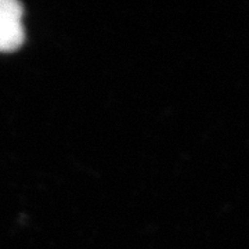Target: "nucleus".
Wrapping results in <instances>:
<instances>
[{
  "label": "nucleus",
  "mask_w": 249,
  "mask_h": 249,
  "mask_svg": "<svg viewBox=\"0 0 249 249\" xmlns=\"http://www.w3.org/2000/svg\"><path fill=\"white\" fill-rule=\"evenodd\" d=\"M24 9L16 0H0V52H14L25 40Z\"/></svg>",
  "instance_id": "f257e3e1"
}]
</instances>
